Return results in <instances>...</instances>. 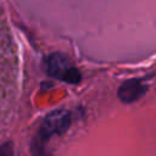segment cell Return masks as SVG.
I'll return each mask as SVG.
<instances>
[{"mask_svg": "<svg viewBox=\"0 0 156 156\" xmlns=\"http://www.w3.org/2000/svg\"><path fill=\"white\" fill-rule=\"evenodd\" d=\"M72 123V113L67 108H56L50 111L40 122L34 140L48 144L51 138L65 134Z\"/></svg>", "mask_w": 156, "mask_h": 156, "instance_id": "cell-1", "label": "cell"}, {"mask_svg": "<svg viewBox=\"0 0 156 156\" xmlns=\"http://www.w3.org/2000/svg\"><path fill=\"white\" fill-rule=\"evenodd\" d=\"M45 71L50 77L68 84H78L82 78L78 67L71 61V58L58 51L51 52L46 56Z\"/></svg>", "mask_w": 156, "mask_h": 156, "instance_id": "cell-2", "label": "cell"}, {"mask_svg": "<svg viewBox=\"0 0 156 156\" xmlns=\"http://www.w3.org/2000/svg\"><path fill=\"white\" fill-rule=\"evenodd\" d=\"M147 91V85L140 78H132L123 82L118 90L117 96L124 104H132L143 98Z\"/></svg>", "mask_w": 156, "mask_h": 156, "instance_id": "cell-3", "label": "cell"}, {"mask_svg": "<svg viewBox=\"0 0 156 156\" xmlns=\"http://www.w3.org/2000/svg\"><path fill=\"white\" fill-rule=\"evenodd\" d=\"M0 156H15V147L11 141H5L0 145Z\"/></svg>", "mask_w": 156, "mask_h": 156, "instance_id": "cell-4", "label": "cell"}]
</instances>
